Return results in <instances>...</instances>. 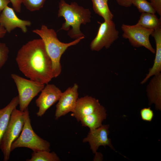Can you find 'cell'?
<instances>
[{
    "label": "cell",
    "mask_w": 161,
    "mask_h": 161,
    "mask_svg": "<svg viewBox=\"0 0 161 161\" xmlns=\"http://www.w3.org/2000/svg\"><path fill=\"white\" fill-rule=\"evenodd\" d=\"M16 60L20 71L30 80L47 84L54 78L52 62L41 38L23 45Z\"/></svg>",
    "instance_id": "1"
},
{
    "label": "cell",
    "mask_w": 161,
    "mask_h": 161,
    "mask_svg": "<svg viewBox=\"0 0 161 161\" xmlns=\"http://www.w3.org/2000/svg\"><path fill=\"white\" fill-rule=\"evenodd\" d=\"M58 16L65 20L60 29L68 31V35L76 39L84 35L80 30L81 24L86 25L91 21V13L89 10L79 5L75 2L68 4L64 0L59 3Z\"/></svg>",
    "instance_id": "2"
},
{
    "label": "cell",
    "mask_w": 161,
    "mask_h": 161,
    "mask_svg": "<svg viewBox=\"0 0 161 161\" xmlns=\"http://www.w3.org/2000/svg\"><path fill=\"white\" fill-rule=\"evenodd\" d=\"M32 32L39 35L44 42L52 62L54 78L58 77L61 72L60 60L63 54L69 47L77 44L85 37H82L68 43L62 42L58 39L55 31L48 28L45 25H42L40 29L34 30Z\"/></svg>",
    "instance_id": "3"
},
{
    "label": "cell",
    "mask_w": 161,
    "mask_h": 161,
    "mask_svg": "<svg viewBox=\"0 0 161 161\" xmlns=\"http://www.w3.org/2000/svg\"><path fill=\"white\" fill-rule=\"evenodd\" d=\"M24 111V123L19 135L12 144L11 150L20 147L30 148L33 151H50L49 142L40 137L33 131L31 123L28 108Z\"/></svg>",
    "instance_id": "4"
},
{
    "label": "cell",
    "mask_w": 161,
    "mask_h": 161,
    "mask_svg": "<svg viewBox=\"0 0 161 161\" xmlns=\"http://www.w3.org/2000/svg\"><path fill=\"white\" fill-rule=\"evenodd\" d=\"M24 111L17 109L13 111L7 129L2 138L0 148L4 157L3 160H9L11 147L13 142L19 136L24 123Z\"/></svg>",
    "instance_id": "5"
},
{
    "label": "cell",
    "mask_w": 161,
    "mask_h": 161,
    "mask_svg": "<svg viewBox=\"0 0 161 161\" xmlns=\"http://www.w3.org/2000/svg\"><path fill=\"white\" fill-rule=\"evenodd\" d=\"M11 76L18 92L19 110L23 112L28 108L33 99L41 92L45 84L24 78L14 73L12 74Z\"/></svg>",
    "instance_id": "6"
},
{
    "label": "cell",
    "mask_w": 161,
    "mask_h": 161,
    "mask_svg": "<svg viewBox=\"0 0 161 161\" xmlns=\"http://www.w3.org/2000/svg\"><path fill=\"white\" fill-rule=\"evenodd\" d=\"M124 38L128 40L131 44L135 47H144L153 53L155 50L149 41V36L154 30L144 28L137 25H128L123 24L121 27Z\"/></svg>",
    "instance_id": "7"
},
{
    "label": "cell",
    "mask_w": 161,
    "mask_h": 161,
    "mask_svg": "<svg viewBox=\"0 0 161 161\" xmlns=\"http://www.w3.org/2000/svg\"><path fill=\"white\" fill-rule=\"evenodd\" d=\"M119 37V32L112 20L101 23L97 33L91 41V49L99 51L103 48H109Z\"/></svg>",
    "instance_id": "8"
},
{
    "label": "cell",
    "mask_w": 161,
    "mask_h": 161,
    "mask_svg": "<svg viewBox=\"0 0 161 161\" xmlns=\"http://www.w3.org/2000/svg\"><path fill=\"white\" fill-rule=\"evenodd\" d=\"M78 85L75 83L72 87L62 92L56 106L55 120L69 112H74L78 98Z\"/></svg>",
    "instance_id": "9"
},
{
    "label": "cell",
    "mask_w": 161,
    "mask_h": 161,
    "mask_svg": "<svg viewBox=\"0 0 161 161\" xmlns=\"http://www.w3.org/2000/svg\"><path fill=\"white\" fill-rule=\"evenodd\" d=\"M35 101L38 110L37 116L41 117L52 105L58 101L62 92L53 84H47Z\"/></svg>",
    "instance_id": "10"
},
{
    "label": "cell",
    "mask_w": 161,
    "mask_h": 161,
    "mask_svg": "<svg viewBox=\"0 0 161 161\" xmlns=\"http://www.w3.org/2000/svg\"><path fill=\"white\" fill-rule=\"evenodd\" d=\"M109 127V125H104L97 128L90 130L87 137L83 140V143H89L93 153H96L100 146L105 147L107 145L115 150L112 144L111 139L108 137Z\"/></svg>",
    "instance_id": "11"
},
{
    "label": "cell",
    "mask_w": 161,
    "mask_h": 161,
    "mask_svg": "<svg viewBox=\"0 0 161 161\" xmlns=\"http://www.w3.org/2000/svg\"><path fill=\"white\" fill-rule=\"evenodd\" d=\"M0 24L7 32L10 33L15 28H19L25 33L27 31V27L30 26L31 22L19 18L14 9L7 6L0 13Z\"/></svg>",
    "instance_id": "12"
},
{
    "label": "cell",
    "mask_w": 161,
    "mask_h": 161,
    "mask_svg": "<svg viewBox=\"0 0 161 161\" xmlns=\"http://www.w3.org/2000/svg\"><path fill=\"white\" fill-rule=\"evenodd\" d=\"M100 106L98 100L86 96L78 98L75 110L72 114L78 122L96 110Z\"/></svg>",
    "instance_id": "13"
},
{
    "label": "cell",
    "mask_w": 161,
    "mask_h": 161,
    "mask_svg": "<svg viewBox=\"0 0 161 161\" xmlns=\"http://www.w3.org/2000/svg\"><path fill=\"white\" fill-rule=\"evenodd\" d=\"M146 92L149 105L154 104L157 110L161 109V73L153 76L147 85Z\"/></svg>",
    "instance_id": "14"
},
{
    "label": "cell",
    "mask_w": 161,
    "mask_h": 161,
    "mask_svg": "<svg viewBox=\"0 0 161 161\" xmlns=\"http://www.w3.org/2000/svg\"><path fill=\"white\" fill-rule=\"evenodd\" d=\"M151 35L155 42V57L152 67L149 69L145 77L140 83L142 84L146 82L151 77L161 72V28L154 30Z\"/></svg>",
    "instance_id": "15"
},
{
    "label": "cell",
    "mask_w": 161,
    "mask_h": 161,
    "mask_svg": "<svg viewBox=\"0 0 161 161\" xmlns=\"http://www.w3.org/2000/svg\"><path fill=\"white\" fill-rule=\"evenodd\" d=\"M107 114L105 107L100 105L95 111L82 118L80 121L82 126L88 127L90 130L101 126L103 120L106 119Z\"/></svg>",
    "instance_id": "16"
},
{
    "label": "cell",
    "mask_w": 161,
    "mask_h": 161,
    "mask_svg": "<svg viewBox=\"0 0 161 161\" xmlns=\"http://www.w3.org/2000/svg\"><path fill=\"white\" fill-rule=\"evenodd\" d=\"M18 104L17 96L14 97L5 107L0 109V144L9 124L11 113Z\"/></svg>",
    "instance_id": "17"
},
{
    "label": "cell",
    "mask_w": 161,
    "mask_h": 161,
    "mask_svg": "<svg viewBox=\"0 0 161 161\" xmlns=\"http://www.w3.org/2000/svg\"><path fill=\"white\" fill-rule=\"evenodd\" d=\"M136 24L147 29L154 30L161 28V17L158 18L155 14L143 13Z\"/></svg>",
    "instance_id": "18"
},
{
    "label": "cell",
    "mask_w": 161,
    "mask_h": 161,
    "mask_svg": "<svg viewBox=\"0 0 161 161\" xmlns=\"http://www.w3.org/2000/svg\"><path fill=\"white\" fill-rule=\"evenodd\" d=\"M95 12L104 19V21L112 20L113 15L109 7L105 0H92Z\"/></svg>",
    "instance_id": "19"
},
{
    "label": "cell",
    "mask_w": 161,
    "mask_h": 161,
    "mask_svg": "<svg viewBox=\"0 0 161 161\" xmlns=\"http://www.w3.org/2000/svg\"><path fill=\"white\" fill-rule=\"evenodd\" d=\"M61 160L54 152L42 150L33 151L30 159L27 161H60Z\"/></svg>",
    "instance_id": "20"
},
{
    "label": "cell",
    "mask_w": 161,
    "mask_h": 161,
    "mask_svg": "<svg viewBox=\"0 0 161 161\" xmlns=\"http://www.w3.org/2000/svg\"><path fill=\"white\" fill-rule=\"evenodd\" d=\"M132 3L142 13L155 14L156 13L151 3L147 0H132Z\"/></svg>",
    "instance_id": "21"
},
{
    "label": "cell",
    "mask_w": 161,
    "mask_h": 161,
    "mask_svg": "<svg viewBox=\"0 0 161 161\" xmlns=\"http://www.w3.org/2000/svg\"><path fill=\"white\" fill-rule=\"evenodd\" d=\"M45 0H22V3L27 9L33 12L42 8Z\"/></svg>",
    "instance_id": "22"
},
{
    "label": "cell",
    "mask_w": 161,
    "mask_h": 161,
    "mask_svg": "<svg viewBox=\"0 0 161 161\" xmlns=\"http://www.w3.org/2000/svg\"><path fill=\"white\" fill-rule=\"evenodd\" d=\"M9 50L4 43L0 42V70L6 62Z\"/></svg>",
    "instance_id": "23"
},
{
    "label": "cell",
    "mask_w": 161,
    "mask_h": 161,
    "mask_svg": "<svg viewBox=\"0 0 161 161\" xmlns=\"http://www.w3.org/2000/svg\"><path fill=\"white\" fill-rule=\"evenodd\" d=\"M141 119L144 121L151 122L153 119L154 114L150 107L144 108L140 111Z\"/></svg>",
    "instance_id": "24"
},
{
    "label": "cell",
    "mask_w": 161,
    "mask_h": 161,
    "mask_svg": "<svg viewBox=\"0 0 161 161\" xmlns=\"http://www.w3.org/2000/svg\"><path fill=\"white\" fill-rule=\"evenodd\" d=\"M156 12L161 16V0H150Z\"/></svg>",
    "instance_id": "25"
},
{
    "label": "cell",
    "mask_w": 161,
    "mask_h": 161,
    "mask_svg": "<svg viewBox=\"0 0 161 161\" xmlns=\"http://www.w3.org/2000/svg\"><path fill=\"white\" fill-rule=\"evenodd\" d=\"M14 10L17 13H20L21 10V4L22 0H10Z\"/></svg>",
    "instance_id": "26"
},
{
    "label": "cell",
    "mask_w": 161,
    "mask_h": 161,
    "mask_svg": "<svg viewBox=\"0 0 161 161\" xmlns=\"http://www.w3.org/2000/svg\"><path fill=\"white\" fill-rule=\"evenodd\" d=\"M132 0H116L117 4L120 6L128 7L131 6L132 4Z\"/></svg>",
    "instance_id": "27"
},
{
    "label": "cell",
    "mask_w": 161,
    "mask_h": 161,
    "mask_svg": "<svg viewBox=\"0 0 161 161\" xmlns=\"http://www.w3.org/2000/svg\"><path fill=\"white\" fill-rule=\"evenodd\" d=\"M10 2V0H0V13Z\"/></svg>",
    "instance_id": "28"
},
{
    "label": "cell",
    "mask_w": 161,
    "mask_h": 161,
    "mask_svg": "<svg viewBox=\"0 0 161 161\" xmlns=\"http://www.w3.org/2000/svg\"><path fill=\"white\" fill-rule=\"evenodd\" d=\"M95 154V155L93 159L94 161H101L102 160L103 155L101 153L97 152Z\"/></svg>",
    "instance_id": "29"
},
{
    "label": "cell",
    "mask_w": 161,
    "mask_h": 161,
    "mask_svg": "<svg viewBox=\"0 0 161 161\" xmlns=\"http://www.w3.org/2000/svg\"><path fill=\"white\" fill-rule=\"evenodd\" d=\"M6 32V30L0 24V39L4 37Z\"/></svg>",
    "instance_id": "30"
},
{
    "label": "cell",
    "mask_w": 161,
    "mask_h": 161,
    "mask_svg": "<svg viewBox=\"0 0 161 161\" xmlns=\"http://www.w3.org/2000/svg\"><path fill=\"white\" fill-rule=\"evenodd\" d=\"M107 2H108V0H105Z\"/></svg>",
    "instance_id": "31"
}]
</instances>
